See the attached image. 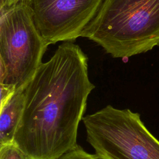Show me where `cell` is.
<instances>
[{"instance_id": "7", "label": "cell", "mask_w": 159, "mask_h": 159, "mask_svg": "<svg viewBox=\"0 0 159 159\" xmlns=\"http://www.w3.org/2000/svg\"><path fill=\"white\" fill-rule=\"evenodd\" d=\"M0 159H30L14 143L0 145Z\"/></svg>"}, {"instance_id": "2", "label": "cell", "mask_w": 159, "mask_h": 159, "mask_svg": "<svg viewBox=\"0 0 159 159\" xmlns=\"http://www.w3.org/2000/svg\"><path fill=\"white\" fill-rule=\"evenodd\" d=\"M81 37L114 58H129L159 45V0H104Z\"/></svg>"}, {"instance_id": "3", "label": "cell", "mask_w": 159, "mask_h": 159, "mask_svg": "<svg viewBox=\"0 0 159 159\" xmlns=\"http://www.w3.org/2000/svg\"><path fill=\"white\" fill-rule=\"evenodd\" d=\"M0 85L24 89L49 45L36 27L27 0L0 9Z\"/></svg>"}, {"instance_id": "6", "label": "cell", "mask_w": 159, "mask_h": 159, "mask_svg": "<svg viewBox=\"0 0 159 159\" xmlns=\"http://www.w3.org/2000/svg\"><path fill=\"white\" fill-rule=\"evenodd\" d=\"M24 106V89H20L16 91L9 99L1 106L0 145L14 143Z\"/></svg>"}, {"instance_id": "8", "label": "cell", "mask_w": 159, "mask_h": 159, "mask_svg": "<svg viewBox=\"0 0 159 159\" xmlns=\"http://www.w3.org/2000/svg\"><path fill=\"white\" fill-rule=\"evenodd\" d=\"M58 159H99L95 154H91L84 150L80 146L70 151Z\"/></svg>"}, {"instance_id": "5", "label": "cell", "mask_w": 159, "mask_h": 159, "mask_svg": "<svg viewBox=\"0 0 159 159\" xmlns=\"http://www.w3.org/2000/svg\"><path fill=\"white\" fill-rule=\"evenodd\" d=\"M27 1L37 28L50 45L81 37L104 0Z\"/></svg>"}, {"instance_id": "9", "label": "cell", "mask_w": 159, "mask_h": 159, "mask_svg": "<svg viewBox=\"0 0 159 159\" xmlns=\"http://www.w3.org/2000/svg\"><path fill=\"white\" fill-rule=\"evenodd\" d=\"M26 1V0H7L6 1V6L2 9L9 7H10V6H11L17 3V2H21V1Z\"/></svg>"}, {"instance_id": "1", "label": "cell", "mask_w": 159, "mask_h": 159, "mask_svg": "<svg viewBox=\"0 0 159 159\" xmlns=\"http://www.w3.org/2000/svg\"><path fill=\"white\" fill-rule=\"evenodd\" d=\"M94 88L86 55L73 42L62 43L25 87L14 143L30 159H58L75 149L79 124Z\"/></svg>"}, {"instance_id": "10", "label": "cell", "mask_w": 159, "mask_h": 159, "mask_svg": "<svg viewBox=\"0 0 159 159\" xmlns=\"http://www.w3.org/2000/svg\"><path fill=\"white\" fill-rule=\"evenodd\" d=\"M7 0H0V9H2L5 7Z\"/></svg>"}, {"instance_id": "4", "label": "cell", "mask_w": 159, "mask_h": 159, "mask_svg": "<svg viewBox=\"0 0 159 159\" xmlns=\"http://www.w3.org/2000/svg\"><path fill=\"white\" fill-rule=\"evenodd\" d=\"M82 120L87 142L99 159H159V140L140 114L107 105Z\"/></svg>"}]
</instances>
